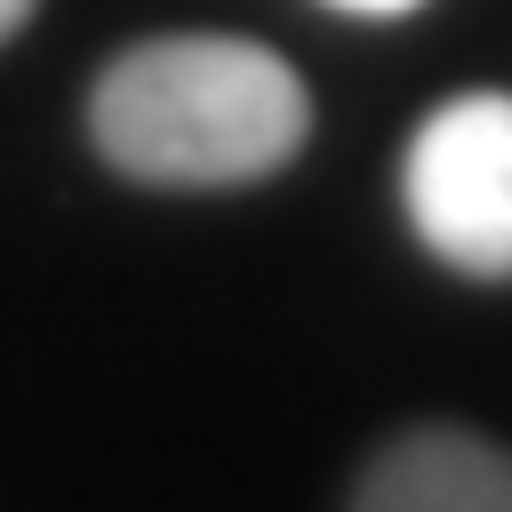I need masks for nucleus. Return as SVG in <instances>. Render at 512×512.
Wrapping results in <instances>:
<instances>
[{"instance_id": "obj_1", "label": "nucleus", "mask_w": 512, "mask_h": 512, "mask_svg": "<svg viewBox=\"0 0 512 512\" xmlns=\"http://www.w3.org/2000/svg\"><path fill=\"white\" fill-rule=\"evenodd\" d=\"M96 152L152 192H224L280 176L312 136L288 56L232 32H160L120 48L88 88Z\"/></svg>"}, {"instance_id": "obj_2", "label": "nucleus", "mask_w": 512, "mask_h": 512, "mask_svg": "<svg viewBox=\"0 0 512 512\" xmlns=\"http://www.w3.org/2000/svg\"><path fill=\"white\" fill-rule=\"evenodd\" d=\"M400 200L416 240L464 280H512V88H464L408 136Z\"/></svg>"}, {"instance_id": "obj_3", "label": "nucleus", "mask_w": 512, "mask_h": 512, "mask_svg": "<svg viewBox=\"0 0 512 512\" xmlns=\"http://www.w3.org/2000/svg\"><path fill=\"white\" fill-rule=\"evenodd\" d=\"M352 504H368V512H512V448L472 424H408L360 464Z\"/></svg>"}, {"instance_id": "obj_4", "label": "nucleus", "mask_w": 512, "mask_h": 512, "mask_svg": "<svg viewBox=\"0 0 512 512\" xmlns=\"http://www.w3.org/2000/svg\"><path fill=\"white\" fill-rule=\"evenodd\" d=\"M328 8H344V16H408L424 0H328Z\"/></svg>"}, {"instance_id": "obj_5", "label": "nucleus", "mask_w": 512, "mask_h": 512, "mask_svg": "<svg viewBox=\"0 0 512 512\" xmlns=\"http://www.w3.org/2000/svg\"><path fill=\"white\" fill-rule=\"evenodd\" d=\"M32 8H40V0H0V40H16V32L32 24Z\"/></svg>"}]
</instances>
